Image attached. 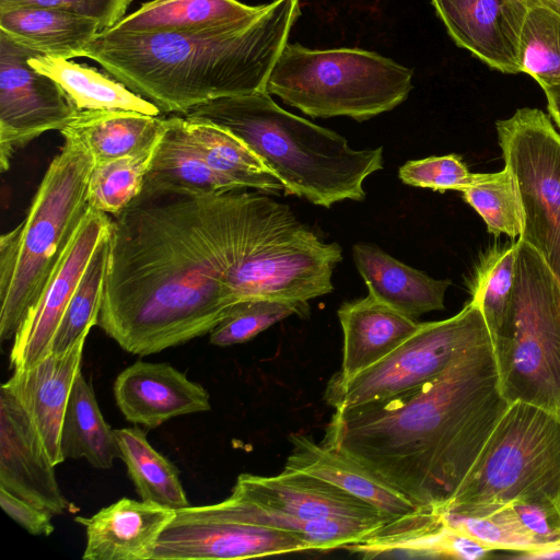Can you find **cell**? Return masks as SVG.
Segmentation results:
<instances>
[{
  "label": "cell",
  "instance_id": "cell-41",
  "mask_svg": "<svg viewBox=\"0 0 560 560\" xmlns=\"http://www.w3.org/2000/svg\"><path fill=\"white\" fill-rule=\"evenodd\" d=\"M0 505L12 520L32 535L49 536L55 529L49 512L32 505L1 487Z\"/></svg>",
  "mask_w": 560,
  "mask_h": 560
},
{
  "label": "cell",
  "instance_id": "cell-23",
  "mask_svg": "<svg viewBox=\"0 0 560 560\" xmlns=\"http://www.w3.org/2000/svg\"><path fill=\"white\" fill-rule=\"evenodd\" d=\"M289 440L292 451L284 469L330 482L371 503L392 520L423 510L350 456L317 444L304 434H291Z\"/></svg>",
  "mask_w": 560,
  "mask_h": 560
},
{
  "label": "cell",
  "instance_id": "cell-30",
  "mask_svg": "<svg viewBox=\"0 0 560 560\" xmlns=\"http://www.w3.org/2000/svg\"><path fill=\"white\" fill-rule=\"evenodd\" d=\"M183 126L199 153L217 172L242 188L279 194L283 184L254 151L229 130L214 124L183 116Z\"/></svg>",
  "mask_w": 560,
  "mask_h": 560
},
{
  "label": "cell",
  "instance_id": "cell-33",
  "mask_svg": "<svg viewBox=\"0 0 560 560\" xmlns=\"http://www.w3.org/2000/svg\"><path fill=\"white\" fill-rule=\"evenodd\" d=\"M108 250L109 232L94 250L59 322L49 352H68L79 341L86 339L91 328L97 325L103 303Z\"/></svg>",
  "mask_w": 560,
  "mask_h": 560
},
{
  "label": "cell",
  "instance_id": "cell-5",
  "mask_svg": "<svg viewBox=\"0 0 560 560\" xmlns=\"http://www.w3.org/2000/svg\"><path fill=\"white\" fill-rule=\"evenodd\" d=\"M248 189L226 190L223 212L228 282L238 300L308 302L330 293L340 245L320 241L287 205Z\"/></svg>",
  "mask_w": 560,
  "mask_h": 560
},
{
  "label": "cell",
  "instance_id": "cell-18",
  "mask_svg": "<svg viewBox=\"0 0 560 560\" xmlns=\"http://www.w3.org/2000/svg\"><path fill=\"white\" fill-rule=\"evenodd\" d=\"M113 390L125 419L149 429L211 409L208 392L168 363L136 361L117 375Z\"/></svg>",
  "mask_w": 560,
  "mask_h": 560
},
{
  "label": "cell",
  "instance_id": "cell-45",
  "mask_svg": "<svg viewBox=\"0 0 560 560\" xmlns=\"http://www.w3.org/2000/svg\"><path fill=\"white\" fill-rule=\"evenodd\" d=\"M559 283H560V279H559Z\"/></svg>",
  "mask_w": 560,
  "mask_h": 560
},
{
  "label": "cell",
  "instance_id": "cell-38",
  "mask_svg": "<svg viewBox=\"0 0 560 560\" xmlns=\"http://www.w3.org/2000/svg\"><path fill=\"white\" fill-rule=\"evenodd\" d=\"M308 311L307 302L266 298L244 300L210 332V343L218 347L243 343L280 320L291 315L303 317Z\"/></svg>",
  "mask_w": 560,
  "mask_h": 560
},
{
  "label": "cell",
  "instance_id": "cell-20",
  "mask_svg": "<svg viewBox=\"0 0 560 560\" xmlns=\"http://www.w3.org/2000/svg\"><path fill=\"white\" fill-rule=\"evenodd\" d=\"M175 510L122 498L91 517L77 516L85 527L84 560H151L156 540Z\"/></svg>",
  "mask_w": 560,
  "mask_h": 560
},
{
  "label": "cell",
  "instance_id": "cell-42",
  "mask_svg": "<svg viewBox=\"0 0 560 560\" xmlns=\"http://www.w3.org/2000/svg\"><path fill=\"white\" fill-rule=\"evenodd\" d=\"M550 116L560 128V84L544 89Z\"/></svg>",
  "mask_w": 560,
  "mask_h": 560
},
{
  "label": "cell",
  "instance_id": "cell-25",
  "mask_svg": "<svg viewBox=\"0 0 560 560\" xmlns=\"http://www.w3.org/2000/svg\"><path fill=\"white\" fill-rule=\"evenodd\" d=\"M0 32L39 54L71 59L101 32L93 19L37 5L0 9Z\"/></svg>",
  "mask_w": 560,
  "mask_h": 560
},
{
  "label": "cell",
  "instance_id": "cell-31",
  "mask_svg": "<svg viewBox=\"0 0 560 560\" xmlns=\"http://www.w3.org/2000/svg\"><path fill=\"white\" fill-rule=\"evenodd\" d=\"M147 176L202 191L242 188L207 163L190 141L178 114L165 117Z\"/></svg>",
  "mask_w": 560,
  "mask_h": 560
},
{
  "label": "cell",
  "instance_id": "cell-9",
  "mask_svg": "<svg viewBox=\"0 0 560 560\" xmlns=\"http://www.w3.org/2000/svg\"><path fill=\"white\" fill-rule=\"evenodd\" d=\"M492 343L505 398L560 415L559 278L520 238L512 302Z\"/></svg>",
  "mask_w": 560,
  "mask_h": 560
},
{
  "label": "cell",
  "instance_id": "cell-22",
  "mask_svg": "<svg viewBox=\"0 0 560 560\" xmlns=\"http://www.w3.org/2000/svg\"><path fill=\"white\" fill-rule=\"evenodd\" d=\"M337 315L343 347L341 368L330 378L335 382L348 381L376 364L421 325L371 294L343 303Z\"/></svg>",
  "mask_w": 560,
  "mask_h": 560
},
{
  "label": "cell",
  "instance_id": "cell-34",
  "mask_svg": "<svg viewBox=\"0 0 560 560\" xmlns=\"http://www.w3.org/2000/svg\"><path fill=\"white\" fill-rule=\"evenodd\" d=\"M520 72L544 89L560 84V14L541 0H530L518 40Z\"/></svg>",
  "mask_w": 560,
  "mask_h": 560
},
{
  "label": "cell",
  "instance_id": "cell-8",
  "mask_svg": "<svg viewBox=\"0 0 560 560\" xmlns=\"http://www.w3.org/2000/svg\"><path fill=\"white\" fill-rule=\"evenodd\" d=\"M412 75L411 69L373 51L288 43L266 91L311 117L363 121L401 104L412 90Z\"/></svg>",
  "mask_w": 560,
  "mask_h": 560
},
{
  "label": "cell",
  "instance_id": "cell-21",
  "mask_svg": "<svg viewBox=\"0 0 560 560\" xmlns=\"http://www.w3.org/2000/svg\"><path fill=\"white\" fill-rule=\"evenodd\" d=\"M363 558L400 555L417 558L478 560L494 552L445 523L440 512L419 510L390 521L377 534L345 546Z\"/></svg>",
  "mask_w": 560,
  "mask_h": 560
},
{
  "label": "cell",
  "instance_id": "cell-35",
  "mask_svg": "<svg viewBox=\"0 0 560 560\" xmlns=\"http://www.w3.org/2000/svg\"><path fill=\"white\" fill-rule=\"evenodd\" d=\"M517 241L494 245L479 258L469 284L471 300L480 307L491 337L501 328L514 292Z\"/></svg>",
  "mask_w": 560,
  "mask_h": 560
},
{
  "label": "cell",
  "instance_id": "cell-40",
  "mask_svg": "<svg viewBox=\"0 0 560 560\" xmlns=\"http://www.w3.org/2000/svg\"><path fill=\"white\" fill-rule=\"evenodd\" d=\"M132 0H0V9L37 5L57 9L97 21L103 31L113 27L126 14Z\"/></svg>",
  "mask_w": 560,
  "mask_h": 560
},
{
  "label": "cell",
  "instance_id": "cell-6",
  "mask_svg": "<svg viewBox=\"0 0 560 560\" xmlns=\"http://www.w3.org/2000/svg\"><path fill=\"white\" fill-rule=\"evenodd\" d=\"M61 135L24 220L0 237L1 341L13 340L90 208L95 160L80 139Z\"/></svg>",
  "mask_w": 560,
  "mask_h": 560
},
{
  "label": "cell",
  "instance_id": "cell-3",
  "mask_svg": "<svg viewBox=\"0 0 560 560\" xmlns=\"http://www.w3.org/2000/svg\"><path fill=\"white\" fill-rule=\"evenodd\" d=\"M301 14L300 0H273L234 25L97 34L81 51L161 113L185 115L215 98L266 91Z\"/></svg>",
  "mask_w": 560,
  "mask_h": 560
},
{
  "label": "cell",
  "instance_id": "cell-10",
  "mask_svg": "<svg viewBox=\"0 0 560 560\" xmlns=\"http://www.w3.org/2000/svg\"><path fill=\"white\" fill-rule=\"evenodd\" d=\"M504 167L523 211L520 240L533 246L560 279V135L538 108L523 107L495 124Z\"/></svg>",
  "mask_w": 560,
  "mask_h": 560
},
{
  "label": "cell",
  "instance_id": "cell-17",
  "mask_svg": "<svg viewBox=\"0 0 560 560\" xmlns=\"http://www.w3.org/2000/svg\"><path fill=\"white\" fill-rule=\"evenodd\" d=\"M232 492L302 520L393 521L371 503L311 475L283 469L277 476L241 474Z\"/></svg>",
  "mask_w": 560,
  "mask_h": 560
},
{
  "label": "cell",
  "instance_id": "cell-24",
  "mask_svg": "<svg viewBox=\"0 0 560 560\" xmlns=\"http://www.w3.org/2000/svg\"><path fill=\"white\" fill-rule=\"evenodd\" d=\"M352 254L369 294L384 304L413 319L444 308L451 280L434 279L374 244L358 243Z\"/></svg>",
  "mask_w": 560,
  "mask_h": 560
},
{
  "label": "cell",
  "instance_id": "cell-39",
  "mask_svg": "<svg viewBox=\"0 0 560 560\" xmlns=\"http://www.w3.org/2000/svg\"><path fill=\"white\" fill-rule=\"evenodd\" d=\"M477 175L478 173H471L462 156L455 153L408 161L398 171L404 184L441 192L462 191L475 183Z\"/></svg>",
  "mask_w": 560,
  "mask_h": 560
},
{
  "label": "cell",
  "instance_id": "cell-15",
  "mask_svg": "<svg viewBox=\"0 0 560 560\" xmlns=\"http://www.w3.org/2000/svg\"><path fill=\"white\" fill-rule=\"evenodd\" d=\"M0 487L52 516L71 506L39 433L7 382L0 389Z\"/></svg>",
  "mask_w": 560,
  "mask_h": 560
},
{
  "label": "cell",
  "instance_id": "cell-32",
  "mask_svg": "<svg viewBox=\"0 0 560 560\" xmlns=\"http://www.w3.org/2000/svg\"><path fill=\"white\" fill-rule=\"evenodd\" d=\"M115 435L119 458L141 500L175 511L190 505L178 469L151 446L144 431L137 427L115 429Z\"/></svg>",
  "mask_w": 560,
  "mask_h": 560
},
{
  "label": "cell",
  "instance_id": "cell-36",
  "mask_svg": "<svg viewBox=\"0 0 560 560\" xmlns=\"http://www.w3.org/2000/svg\"><path fill=\"white\" fill-rule=\"evenodd\" d=\"M156 145L137 154L95 163L88 185L89 206L110 217L122 211L142 189Z\"/></svg>",
  "mask_w": 560,
  "mask_h": 560
},
{
  "label": "cell",
  "instance_id": "cell-27",
  "mask_svg": "<svg viewBox=\"0 0 560 560\" xmlns=\"http://www.w3.org/2000/svg\"><path fill=\"white\" fill-rule=\"evenodd\" d=\"M264 7L238 0H151L105 31L148 34L223 27L254 18Z\"/></svg>",
  "mask_w": 560,
  "mask_h": 560
},
{
  "label": "cell",
  "instance_id": "cell-12",
  "mask_svg": "<svg viewBox=\"0 0 560 560\" xmlns=\"http://www.w3.org/2000/svg\"><path fill=\"white\" fill-rule=\"evenodd\" d=\"M314 551L301 537L238 520L222 502L175 511L151 560L248 559Z\"/></svg>",
  "mask_w": 560,
  "mask_h": 560
},
{
  "label": "cell",
  "instance_id": "cell-28",
  "mask_svg": "<svg viewBox=\"0 0 560 560\" xmlns=\"http://www.w3.org/2000/svg\"><path fill=\"white\" fill-rule=\"evenodd\" d=\"M28 63L56 81L79 110L122 109L152 116L161 114L153 103L95 68L47 55H35Z\"/></svg>",
  "mask_w": 560,
  "mask_h": 560
},
{
  "label": "cell",
  "instance_id": "cell-13",
  "mask_svg": "<svg viewBox=\"0 0 560 560\" xmlns=\"http://www.w3.org/2000/svg\"><path fill=\"white\" fill-rule=\"evenodd\" d=\"M39 55L0 32V168L40 135L61 131L79 113L61 86L28 63Z\"/></svg>",
  "mask_w": 560,
  "mask_h": 560
},
{
  "label": "cell",
  "instance_id": "cell-29",
  "mask_svg": "<svg viewBox=\"0 0 560 560\" xmlns=\"http://www.w3.org/2000/svg\"><path fill=\"white\" fill-rule=\"evenodd\" d=\"M62 458H85L93 467L109 469L120 456L115 430L105 421L90 381L77 375L60 431Z\"/></svg>",
  "mask_w": 560,
  "mask_h": 560
},
{
  "label": "cell",
  "instance_id": "cell-7",
  "mask_svg": "<svg viewBox=\"0 0 560 560\" xmlns=\"http://www.w3.org/2000/svg\"><path fill=\"white\" fill-rule=\"evenodd\" d=\"M559 497L560 415L516 400L442 512L479 516L514 501L556 505Z\"/></svg>",
  "mask_w": 560,
  "mask_h": 560
},
{
  "label": "cell",
  "instance_id": "cell-16",
  "mask_svg": "<svg viewBox=\"0 0 560 560\" xmlns=\"http://www.w3.org/2000/svg\"><path fill=\"white\" fill-rule=\"evenodd\" d=\"M448 34L489 67L518 73V40L530 0H431Z\"/></svg>",
  "mask_w": 560,
  "mask_h": 560
},
{
  "label": "cell",
  "instance_id": "cell-1",
  "mask_svg": "<svg viewBox=\"0 0 560 560\" xmlns=\"http://www.w3.org/2000/svg\"><path fill=\"white\" fill-rule=\"evenodd\" d=\"M224 191L145 176L112 217L97 325L126 352L154 354L210 334L242 302L228 282Z\"/></svg>",
  "mask_w": 560,
  "mask_h": 560
},
{
  "label": "cell",
  "instance_id": "cell-11",
  "mask_svg": "<svg viewBox=\"0 0 560 560\" xmlns=\"http://www.w3.org/2000/svg\"><path fill=\"white\" fill-rule=\"evenodd\" d=\"M485 316L470 300L454 316L421 323L408 339L389 354L345 382L329 380L325 400L342 409L389 397L435 377L469 349L491 340Z\"/></svg>",
  "mask_w": 560,
  "mask_h": 560
},
{
  "label": "cell",
  "instance_id": "cell-43",
  "mask_svg": "<svg viewBox=\"0 0 560 560\" xmlns=\"http://www.w3.org/2000/svg\"><path fill=\"white\" fill-rule=\"evenodd\" d=\"M560 14V0H541Z\"/></svg>",
  "mask_w": 560,
  "mask_h": 560
},
{
  "label": "cell",
  "instance_id": "cell-19",
  "mask_svg": "<svg viewBox=\"0 0 560 560\" xmlns=\"http://www.w3.org/2000/svg\"><path fill=\"white\" fill-rule=\"evenodd\" d=\"M85 340L63 354L49 352L30 368L13 369L7 381L26 409L55 466L65 462L60 431L73 382L81 371Z\"/></svg>",
  "mask_w": 560,
  "mask_h": 560
},
{
  "label": "cell",
  "instance_id": "cell-2",
  "mask_svg": "<svg viewBox=\"0 0 560 560\" xmlns=\"http://www.w3.org/2000/svg\"><path fill=\"white\" fill-rule=\"evenodd\" d=\"M509 404L491 339L419 386L335 409L322 444L350 456L420 509L442 512Z\"/></svg>",
  "mask_w": 560,
  "mask_h": 560
},
{
  "label": "cell",
  "instance_id": "cell-26",
  "mask_svg": "<svg viewBox=\"0 0 560 560\" xmlns=\"http://www.w3.org/2000/svg\"><path fill=\"white\" fill-rule=\"evenodd\" d=\"M164 126L165 117L135 110H79L60 133L80 139L95 163H102L155 147Z\"/></svg>",
  "mask_w": 560,
  "mask_h": 560
},
{
  "label": "cell",
  "instance_id": "cell-14",
  "mask_svg": "<svg viewBox=\"0 0 560 560\" xmlns=\"http://www.w3.org/2000/svg\"><path fill=\"white\" fill-rule=\"evenodd\" d=\"M112 217L89 208L50 275L37 303L16 335L10 354L13 369L30 368L50 351L63 312L102 238Z\"/></svg>",
  "mask_w": 560,
  "mask_h": 560
},
{
  "label": "cell",
  "instance_id": "cell-37",
  "mask_svg": "<svg viewBox=\"0 0 560 560\" xmlns=\"http://www.w3.org/2000/svg\"><path fill=\"white\" fill-rule=\"evenodd\" d=\"M460 192L482 218L489 233L511 238L521 236L524 223L521 200L506 167L495 173H478L475 183Z\"/></svg>",
  "mask_w": 560,
  "mask_h": 560
},
{
  "label": "cell",
  "instance_id": "cell-4",
  "mask_svg": "<svg viewBox=\"0 0 560 560\" xmlns=\"http://www.w3.org/2000/svg\"><path fill=\"white\" fill-rule=\"evenodd\" d=\"M222 127L295 195L325 208L365 198L364 179L383 168V148L354 150L339 133L281 108L267 91L224 96L183 115Z\"/></svg>",
  "mask_w": 560,
  "mask_h": 560
},
{
  "label": "cell",
  "instance_id": "cell-44",
  "mask_svg": "<svg viewBox=\"0 0 560 560\" xmlns=\"http://www.w3.org/2000/svg\"><path fill=\"white\" fill-rule=\"evenodd\" d=\"M556 506H557V510H558V512L560 514V497H559V499H558V501L556 503Z\"/></svg>",
  "mask_w": 560,
  "mask_h": 560
}]
</instances>
